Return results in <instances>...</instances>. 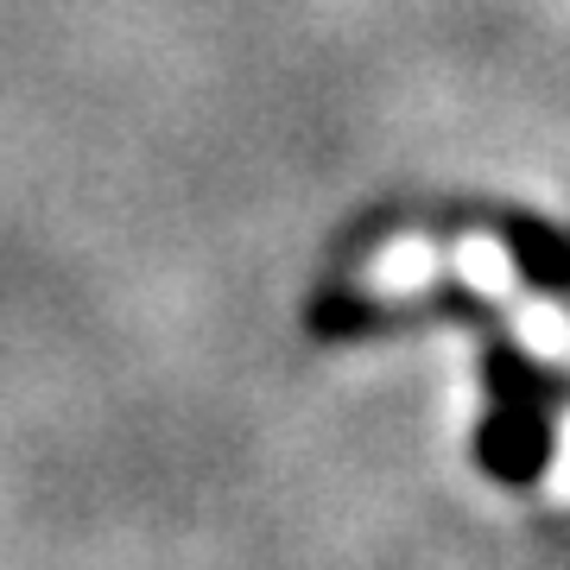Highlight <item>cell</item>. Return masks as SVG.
<instances>
[{"mask_svg": "<svg viewBox=\"0 0 570 570\" xmlns=\"http://www.w3.org/2000/svg\"><path fill=\"white\" fill-rule=\"evenodd\" d=\"M367 279L381 285V292H419V285L438 279V247L419 242V235H406V242H393L381 261L367 266Z\"/></svg>", "mask_w": 570, "mask_h": 570, "instance_id": "obj_1", "label": "cell"}, {"mask_svg": "<svg viewBox=\"0 0 570 570\" xmlns=\"http://www.w3.org/2000/svg\"><path fill=\"white\" fill-rule=\"evenodd\" d=\"M520 343L532 355H564L570 348V311L564 305H527L520 311Z\"/></svg>", "mask_w": 570, "mask_h": 570, "instance_id": "obj_3", "label": "cell"}, {"mask_svg": "<svg viewBox=\"0 0 570 570\" xmlns=\"http://www.w3.org/2000/svg\"><path fill=\"white\" fill-rule=\"evenodd\" d=\"M551 489L570 501V419H564V431H558V469H551Z\"/></svg>", "mask_w": 570, "mask_h": 570, "instance_id": "obj_4", "label": "cell"}, {"mask_svg": "<svg viewBox=\"0 0 570 570\" xmlns=\"http://www.w3.org/2000/svg\"><path fill=\"white\" fill-rule=\"evenodd\" d=\"M456 273L469 279V292H482V298H508L513 292V254L494 235H469L456 247Z\"/></svg>", "mask_w": 570, "mask_h": 570, "instance_id": "obj_2", "label": "cell"}]
</instances>
